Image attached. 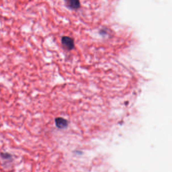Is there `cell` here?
Listing matches in <instances>:
<instances>
[{
    "instance_id": "4",
    "label": "cell",
    "mask_w": 172,
    "mask_h": 172,
    "mask_svg": "<svg viewBox=\"0 0 172 172\" xmlns=\"http://www.w3.org/2000/svg\"><path fill=\"white\" fill-rule=\"evenodd\" d=\"M1 157L4 160H12V156L8 152H1L0 154Z\"/></svg>"
},
{
    "instance_id": "3",
    "label": "cell",
    "mask_w": 172,
    "mask_h": 172,
    "mask_svg": "<svg viewBox=\"0 0 172 172\" xmlns=\"http://www.w3.org/2000/svg\"><path fill=\"white\" fill-rule=\"evenodd\" d=\"M66 5L71 9H77L80 6V3L78 1H66Z\"/></svg>"
},
{
    "instance_id": "2",
    "label": "cell",
    "mask_w": 172,
    "mask_h": 172,
    "mask_svg": "<svg viewBox=\"0 0 172 172\" xmlns=\"http://www.w3.org/2000/svg\"><path fill=\"white\" fill-rule=\"evenodd\" d=\"M54 121L56 126L59 129H65L68 126V121L64 118L58 117L55 119Z\"/></svg>"
},
{
    "instance_id": "1",
    "label": "cell",
    "mask_w": 172,
    "mask_h": 172,
    "mask_svg": "<svg viewBox=\"0 0 172 172\" xmlns=\"http://www.w3.org/2000/svg\"><path fill=\"white\" fill-rule=\"evenodd\" d=\"M61 43L64 48L68 51L73 50L74 48V41L69 36H63L62 37Z\"/></svg>"
}]
</instances>
